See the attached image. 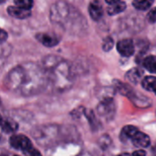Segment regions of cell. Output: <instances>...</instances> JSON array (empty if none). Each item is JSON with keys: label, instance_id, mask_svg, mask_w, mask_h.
I'll return each mask as SVG.
<instances>
[{"label": "cell", "instance_id": "6da1fadb", "mask_svg": "<svg viewBox=\"0 0 156 156\" xmlns=\"http://www.w3.org/2000/svg\"><path fill=\"white\" fill-rule=\"evenodd\" d=\"M46 80V71L42 67L28 62L12 69L6 75L5 83L12 91L29 96L40 92L45 87Z\"/></svg>", "mask_w": 156, "mask_h": 156}, {"label": "cell", "instance_id": "7a4b0ae2", "mask_svg": "<svg viewBox=\"0 0 156 156\" xmlns=\"http://www.w3.org/2000/svg\"><path fill=\"white\" fill-rule=\"evenodd\" d=\"M115 112H116V106L112 97L102 99L97 107V114L106 119H111Z\"/></svg>", "mask_w": 156, "mask_h": 156}, {"label": "cell", "instance_id": "3957f363", "mask_svg": "<svg viewBox=\"0 0 156 156\" xmlns=\"http://www.w3.org/2000/svg\"><path fill=\"white\" fill-rule=\"evenodd\" d=\"M9 144L13 149L25 152L29 148L32 147L30 140L23 134H14L9 139Z\"/></svg>", "mask_w": 156, "mask_h": 156}, {"label": "cell", "instance_id": "277c9868", "mask_svg": "<svg viewBox=\"0 0 156 156\" xmlns=\"http://www.w3.org/2000/svg\"><path fill=\"white\" fill-rule=\"evenodd\" d=\"M117 50L118 52L126 58L131 57L135 52V46L131 39L130 38H124L120 40L117 43Z\"/></svg>", "mask_w": 156, "mask_h": 156}, {"label": "cell", "instance_id": "5b68a950", "mask_svg": "<svg viewBox=\"0 0 156 156\" xmlns=\"http://www.w3.org/2000/svg\"><path fill=\"white\" fill-rule=\"evenodd\" d=\"M35 37L40 43L47 48L55 47L60 42V38L58 37V36L52 33H38L36 34Z\"/></svg>", "mask_w": 156, "mask_h": 156}, {"label": "cell", "instance_id": "8992f818", "mask_svg": "<svg viewBox=\"0 0 156 156\" xmlns=\"http://www.w3.org/2000/svg\"><path fill=\"white\" fill-rule=\"evenodd\" d=\"M106 3L108 5V7L107 9V12L109 16H115L121 12H123L127 5L124 1H119V0H107Z\"/></svg>", "mask_w": 156, "mask_h": 156}, {"label": "cell", "instance_id": "52a82bcc", "mask_svg": "<svg viewBox=\"0 0 156 156\" xmlns=\"http://www.w3.org/2000/svg\"><path fill=\"white\" fill-rule=\"evenodd\" d=\"M9 16L17 19H26L31 16V10H27L16 5H10L6 9Z\"/></svg>", "mask_w": 156, "mask_h": 156}, {"label": "cell", "instance_id": "ba28073f", "mask_svg": "<svg viewBox=\"0 0 156 156\" xmlns=\"http://www.w3.org/2000/svg\"><path fill=\"white\" fill-rule=\"evenodd\" d=\"M131 140V142H132L134 146H136L138 148H141V149L149 147L150 144H151L150 137L146 133H142L140 131Z\"/></svg>", "mask_w": 156, "mask_h": 156}, {"label": "cell", "instance_id": "9c48e42d", "mask_svg": "<svg viewBox=\"0 0 156 156\" xmlns=\"http://www.w3.org/2000/svg\"><path fill=\"white\" fill-rule=\"evenodd\" d=\"M88 12L91 18L95 21H99L104 15L103 7L98 2H91L88 5Z\"/></svg>", "mask_w": 156, "mask_h": 156}, {"label": "cell", "instance_id": "30bf717a", "mask_svg": "<svg viewBox=\"0 0 156 156\" xmlns=\"http://www.w3.org/2000/svg\"><path fill=\"white\" fill-rule=\"evenodd\" d=\"M143 70L139 68H133L131 69H130L126 75L125 78L127 80H129L131 83L132 84H138L140 81H142V78H143Z\"/></svg>", "mask_w": 156, "mask_h": 156}, {"label": "cell", "instance_id": "8fae6325", "mask_svg": "<svg viewBox=\"0 0 156 156\" xmlns=\"http://www.w3.org/2000/svg\"><path fill=\"white\" fill-rule=\"evenodd\" d=\"M0 127L2 129V131L6 133H14V132L17 131V129H18L17 123L11 119H3V121L0 124Z\"/></svg>", "mask_w": 156, "mask_h": 156}, {"label": "cell", "instance_id": "7c38bea8", "mask_svg": "<svg viewBox=\"0 0 156 156\" xmlns=\"http://www.w3.org/2000/svg\"><path fill=\"white\" fill-rule=\"evenodd\" d=\"M138 132H139V130L136 126H133V125L124 126L120 133V139H121V141L131 139Z\"/></svg>", "mask_w": 156, "mask_h": 156}, {"label": "cell", "instance_id": "4fadbf2b", "mask_svg": "<svg viewBox=\"0 0 156 156\" xmlns=\"http://www.w3.org/2000/svg\"><path fill=\"white\" fill-rule=\"evenodd\" d=\"M143 66L147 71L151 73H156V56L150 55L145 57L143 61Z\"/></svg>", "mask_w": 156, "mask_h": 156}, {"label": "cell", "instance_id": "5bb4252c", "mask_svg": "<svg viewBox=\"0 0 156 156\" xmlns=\"http://www.w3.org/2000/svg\"><path fill=\"white\" fill-rule=\"evenodd\" d=\"M143 88L148 91H154L156 89V77L154 76H146L141 81Z\"/></svg>", "mask_w": 156, "mask_h": 156}, {"label": "cell", "instance_id": "9a60e30c", "mask_svg": "<svg viewBox=\"0 0 156 156\" xmlns=\"http://www.w3.org/2000/svg\"><path fill=\"white\" fill-rule=\"evenodd\" d=\"M153 4H154L153 0H135L132 2L133 6L140 11L148 10L152 6Z\"/></svg>", "mask_w": 156, "mask_h": 156}, {"label": "cell", "instance_id": "2e32d148", "mask_svg": "<svg viewBox=\"0 0 156 156\" xmlns=\"http://www.w3.org/2000/svg\"><path fill=\"white\" fill-rule=\"evenodd\" d=\"M84 114H85V116L86 117V119L88 120L91 128H92L93 130H95L96 128L97 129V125H98V124H97V119H96V116H95L94 112H93V111H88V112L85 111Z\"/></svg>", "mask_w": 156, "mask_h": 156}, {"label": "cell", "instance_id": "e0dca14e", "mask_svg": "<svg viewBox=\"0 0 156 156\" xmlns=\"http://www.w3.org/2000/svg\"><path fill=\"white\" fill-rule=\"evenodd\" d=\"M14 4L16 6L27 9V10H30L34 5V2L31 0H15Z\"/></svg>", "mask_w": 156, "mask_h": 156}, {"label": "cell", "instance_id": "ac0fdd59", "mask_svg": "<svg viewBox=\"0 0 156 156\" xmlns=\"http://www.w3.org/2000/svg\"><path fill=\"white\" fill-rule=\"evenodd\" d=\"M114 47V40L111 37H107L104 38L103 40V44H102V48L105 52H108L110 49H112V48Z\"/></svg>", "mask_w": 156, "mask_h": 156}, {"label": "cell", "instance_id": "d6986e66", "mask_svg": "<svg viewBox=\"0 0 156 156\" xmlns=\"http://www.w3.org/2000/svg\"><path fill=\"white\" fill-rule=\"evenodd\" d=\"M147 20L150 24L156 23V6L149 11V13L147 15Z\"/></svg>", "mask_w": 156, "mask_h": 156}, {"label": "cell", "instance_id": "ffe728a7", "mask_svg": "<svg viewBox=\"0 0 156 156\" xmlns=\"http://www.w3.org/2000/svg\"><path fill=\"white\" fill-rule=\"evenodd\" d=\"M24 154L25 156H42L38 150H36L33 147H30L28 150H26L24 152Z\"/></svg>", "mask_w": 156, "mask_h": 156}, {"label": "cell", "instance_id": "44dd1931", "mask_svg": "<svg viewBox=\"0 0 156 156\" xmlns=\"http://www.w3.org/2000/svg\"><path fill=\"white\" fill-rule=\"evenodd\" d=\"M6 39H7V33H6V31L0 27V45L3 44L4 42H6Z\"/></svg>", "mask_w": 156, "mask_h": 156}, {"label": "cell", "instance_id": "7402d4cb", "mask_svg": "<svg viewBox=\"0 0 156 156\" xmlns=\"http://www.w3.org/2000/svg\"><path fill=\"white\" fill-rule=\"evenodd\" d=\"M131 156H146V152L144 150H143V149H140V150H137V151L133 152Z\"/></svg>", "mask_w": 156, "mask_h": 156}, {"label": "cell", "instance_id": "603a6c76", "mask_svg": "<svg viewBox=\"0 0 156 156\" xmlns=\"http://www.w3.org/2000/svg\"><path fill=\"white\" fill-rule=\"evenodd\" d=\"M117 156H131L130 154H128V153H124V154H119V155Z\"/></svg>", "mask_w": 156, "mask_h": 156}, {"label": "cell", "instance_id": "cb8c5ba5", "mask_svg": "<svg viewBox=\"0 0 156 156\" xmlns=\"http://www.w3.org/2000/svg\"><path fill=\"white\" fill-rule=\"evenodd\" d=\"M3 119H4V118L0 115V124H1V122H2V121H3Z\"/></svg>", "mask_w": 156, "mask_h": 156}, {"label": "cell", "instance_id": "d4e9b609", "mask_svg": "<svg viewBox=\"0 0 156 156\" xmlns=\"http://www.w3.org/2000/svg\"><path fill=\"white\" fill-rule=\"evenodd\" d=\"M3 3H4V1H0V5H1V4H3Z\"/></svg>", "mask_w": 156, "mask_h": 156}, {"label": "cell", "instance_id": "484cf974", "mask_svg": "<svg viewBox=\"0 0 156 156\" xmlns=\"http://www.w3.org/2000/svg\"><path fill=\"white\" fill-rule=\"evenodd\" d=\"M154 93H155V95H156V89H155V90H154Z\"/></svg>", "mask_w": 156, "mask_h": 156}, {"label": "cell", "instance_id": "4316f807", "mask_svg": "<svg viewBox=\"0 0 156 156\" xmlns=\"http://www.w3.org/2000/svg\"><path fill=\"white\" fill-rule=\"evenodd\" d=\"M0 103H1V100H0Z\"/></svg>", "mask_w": 156, "mask_h": 156}, {"label": "cell", "instance_id": "83f0119b", "mask_svg": "<svg viewBox=\"0 0 156 156\" xmlns=\"http://www.w3.org/2000/svg\"><path fill=\"white\" fill-rule=\"evenodd\" d=\"M14 156H19V155H14Z\"/></svg>", "mask_w": 156, "mask_h": 156}]
</instances>
